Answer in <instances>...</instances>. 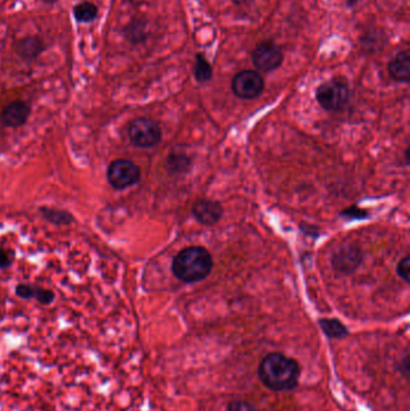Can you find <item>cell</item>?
Segmentation results:
<instances>
[{
  "label": "cell",
  "mask_w": 410,
  "mask_h": 411,
  "mask_svg": "<svg viewBox=\"0 0 410 411\" xmlns=\"http://www.w3.org/2000/svg\"><path fill=\"white\" fill-rule=\"evenodd\" d=\"M317 100L325 110H343L350 100L349 86L343 78H333L324 82L318 87Z\"/></svg>",
  "instance_id": "3"
},
{
  "label": "cell",
  "mask_w": 410,
  "mask_h": 411,
  "mask_svg": "<svg viewBox=\"0 0 410 411\" xmlns=\"http://www.w3.org/2000/svg\"><path fill=\"white\" fill-rule=\"evenodd\" d=\"M387 41H389L387 35L382 30L377 28L370 29L360 39L361 49L367 54H377L379 51L385 49Z\"/></svg>",
  "instance_id": "13"
},
{
  "label": "cell",
  "mask_w": 410,
  "mask_h": 411,
  "mask_svg": "<svg viewBox=\"0 0 410 411\" xmlns=\"http://www.w3.org/2000/svg\"><path fill=\"white\" fill-rule=\"evenodd\" d=\"M45 51V44L40 37H29L18 42L16 52L23 61H32L37 59Z\"/></svg>",
  "instance_id": "12"
},
{
  "label": "cell",
  "mask_w": 410,
  "mask_h": 411,
  "mask_svg": "<svg viewBox=\"0 0 410 411\" xmlns=\"http://www.w3.org/2000/svg\"><path fill=\"white\" fill-rule=\"evenodd\" d=\"M387 70L390 73L391 78L394 81L408 83L410 80V54L409 51H401L399 54H396L387 66Z\"/></svg>",
  "instance_id": "11"
},
{
  "label": "cell",
  "mask_w": 410,
  "mask_h": 411,
  "mask_svg": "<svg viewBox=\"0 0 410 411\" xmlns=\"http://www.w3.org/2000/svg\"><path fill=\"white\" fill-rule=\"evenodd\" d=\"M29 114H30V109L25 102H10L1 111L0 122L8 128H20L27 123Z\"/></svg>",
  "instance_id": "9"
},
{
  "label": "cell",
  "mask_w": 410,
  "mask_h": 411,
  "mask_svg": "<svg viewBox=\"0 0 410 411\" xmlns=\"http://www.w3.org/2000/svg\"><path fill=\"white\" fill-rule=\"evenodd\" d=\"M129 139L134 146L150 148L160 142L162 130L160 126L152 119H135L129 128Z\"/></svg>",
  "instance_id": "6"
},
{
  "label": "cell",
  "mask_w": 410,
  "mask_h": 411,
  "mask_svg": "<svg viewBox=\"0 0 410 411\" xmlns=\"http://www.w3.org/2000/svg\"><path fill=\"white\" fill-rule=\"evenodd\" d=\"M253 64L263 73L278 69L284 61L283 49L273 41H264L256 46L252 54Z\"/></svg>",
  "instance_id": "7"
},
{
  "label": "cell",
  "mask_w": 410,
  "mask_h": 411,
  "mask_svg": "<svg viewBox=\"0 0 410 411\" xmlns=\"http://www.w3.org/2000/svg\"><path fill=\"white\" fill-rule=\"evenodd\" d=\"M73 16L78 22L90 23L98 16V8L90 1H83L73 8Z\"/></svg>",
  "instance_id": "16"
},
{
  "label": "cell",
  "mask_w": 410,
  "mask_h": 411,
  "mask_svg": "<svg viewBox=\"0 0 410 411\" xmlns=\"http://www.w3.org/2000/svg\"><path fill=\"white\" fill-rule=\"evenodd\" d=\"M11 265V257L8 254V250L0 247V269H6Z\"/></svg>",
  "instance_id": "23"
},
{
  "label": "cell",
  "mask_w": 410,
  "mask_h": 411,
  "mask_svg": "<svg viewBox=\"0 0 410 411\" xmlns=\"http://www.w3.org/2000/svg\"><path fill=\"white\" fill-rule=\"evenodd\" d=\"M321 330L324 331V333L333 339L345 338L348 336V330L341 321H338L336 319H321L319 321Z\"/></svg>",
  "instance_id": "15"
},
{
  "label": "cell",
  "mask_w": 410,
  "mask_h": 411,
  "mask_svg": "<svg viewBox=\"0 0 410 411\" xmlns=\"http://www.w3.org/2000/svg\"><path fill=\"white\" fill-rule=\"evenodd\" d=\"M227 411H259L253 404L244 400H234L228 405Z\"/></svg>",
  "instance_id": "21"
},
{
  "label": "cell",
  "mask_w": 410,
  "mask_h": 411,
  "mask_svg": "<svg viewBox=\"0 0 410 411\" xmlns=\"http://www.w3.org/2000/svg\"><path fill=\"white\" fill-rule=\"evenodd\" d=\"M194 76L200 83H206L213 78V69L210 61L205 58L203 54L195 56V66H194Z\"/></svg>",
  "instance_id": "17"
},
{
  "label": "cell",
  "mask_w": 410,
  "mask_h": 411,
  "mask_svg": "<svg viewBox=\"0 0 410 411\" xmlns=\"http://www.w3.org/2000/svg\"><path fill=\"white\" fill-rule=\"evenodd\" d=\"M41 214L47 221L56 225H69L73 221V216L70 213L61 209H52V208L42 207L40 209Z\"/></svg>",
  "instance_id": "18"
},
{
  "label": "cell",
  "mask_w": 410,
  "mask_h": 411,
  "mask_svg": "<svg viewBox=\"0 0 410 411\" xmlns=\"http://www.w3.org/2000/svg\"><path fill=\"white\" fill-rule=\"evenodd\" d=\"M265 90L263 76L254 70H243L232 80V92L237 98L251 100L260 97Z\"/></svg>",
  "instance_id": "5"
},
{
  "label": "cell",
  "mask_w": 410,
  "mask_h": 411,
  "mask_svg": "<svg viewBox=\"0 0 410 411\" xmlns=\"http://www.w3.org/2000/svg\"><path fill=\"white\" fill-rule=\"evenodd\" d=\"M37 286H29V284H20L16 286V295L23 300H30L35 297Z\"/></svg>",
  "instance_id": "20"
},
{
  "label": "cell",
  "mask_w": 410,
  "mask_h": 411,
  "mask_svg": "<svg viewBox=\"0 0 410 411\" xmlns=\"http://www.w3.org/2000/svg\"><path fill=\"white\" fill-rule=\"evenodd\" d=\"M54 297H56V295L51 290L37 288V293H35L34 300L40 302L41 305H49V303H52Z\"/></svg>",
  "instance_id": "19"
},
{
  "label": "cell",
  "mask_w": 410,
  "mask_h": 411,
  "mask_svg": "<svg viewBox=\"0 0 410 411\" xmlns=\"http://www.w3.org/2000/svg\"><path fill=\"white\" fill-rule=\"evenodd\" d=\"M234 4L237 5V6H242V5H249L253 3L254 0H232Z\"/></svg>",
  "instance_id": "24"
},
{
  "label": "cell",
  "mask_w": 410,
  "mask_h": 411,
  "mask_svg": "<svg viewBox=\"0 0 410 411\" xmlns=\"http://www.w3.org/2000/svg\"><path fill=\"white\" fill-rule=\"evenodd\" d=\"M193 213L200 224L213 226L223 216V207L219 202L211 200H199L193 207Z\"/></svg>",
  "instance_id": "8"
},
{
  "label": "cell",
  "mask_w": 410,
  "mask_h": 411,
  "mask_svg": "<svg viewBox=\"0 0 410 411\" xmlns=\"http://www.w3.org/2000/svg\"><path fill=\"white\" fill-rule=\"evenodd\" d=\"M258 374L265 386L276 392L291 391L299 384L301 369L296 360L280 352L268 354L261 361Z\"/></svg>",
  "instance_id": "1"
},
{
  "label": "cell",
  "mask_w": 410,
  "mask_h": 411,
  "mask_svg": "<svg viewBox=\"0 0 410 411\" xmlns=\"http://www.w3.org/2000/svg\"><path fill=\"white\" fill-rule=\"evenodd\" d=\"M148 35H150V29H148L147 20H133L131 25H126L124 29V37L133 45L143 44L148 39Z\"/></svg>",
  "instance_id": "14"
},
{
  "label": "cell",
  "mask_w": 410,
  "mask_h": 411,
  "mask_svg": "<svg viewBox=\"0 0 410 411\" xmlns=\"http://www.w3.org/2000/svg\"><path fill=\"white\" fill-rule=\"evenodd\" d=\"M360 1H361V0H346V5H348L349 8H353V6H355V5L360 3Z\"/></svg>",
  "instance_id": "25"
},
{
  "label": "cell",
  "mask_w": 410,
  "mask_h": 411,
  "mask_svg": "<svg viewBox=\"0 0 410 411\" xmlns=\"http://www.w3.org/2000/svg\"><path fill=\"white\" fill-rule=\"evenodd\" d=\"M213 269V259L207 249L188 247L177 254L172 264V271L179 281L196 283L207 278Z\"/></svg>",
  "instance_id": "2"
},
{
  "label": "cell",
  "mask_w": 410,
  "mask_h": 411,
  "mask_svg": "<svg viewBox=\"0 0 410 411\" xmlns=\"http://www.w3.org/2000/svg\"><path fill=\"white\" fill-rule=\"evenodd\" d=\"M361 252L355 247H344L337 252H334L332 257V265L339 272L349 274L356 269L361 262Z\"/></svg>",
  "instance_id": "10"
},
{
  "label": "cell",
  "mask_w": 410,
  "mask_h": 411,
  "mask_svg": "<svg viewBox=\"0 0 410 411\" xmlns=\"http://www.w3.org/2000/svg\"><path fill=\"white\" fill-rule=\"evenodd\" d=\"M409 269H410V259L409 257H406L397 266V273L399 277L402 278L406 283H409Z\"/></svg>",
  "instance_id": "22"
},
{
  "label": "cell",
  "mask_w": 410,
  "mask_h": 411,
  "mask_svg": "<svg viewBox=\"0 0 410 411\" xmlns=\"http://www.w3.org/2000/svg\"><path fill=\"white\" fill-rule=\"evenodd\" d=\"M141 178L140 167L131 160L117 159L107 168V179L111 187L123 190L138 183Z\"/></svg>",
  "instance_id": "4"
}]
</instances>
